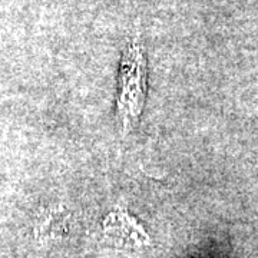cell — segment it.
<instances>
[{
    "mask_svg": "<svg viewBox=\"0 0 258 258\" xmlns=\"http://www.w3.org/2000/svg\"><path fill=\"white\" fill-rule=\"evenodd\" d=\"M147 92V60L142 43L134 37L125 49L119 69L116 108L125 132L137 126L142 113Z\"/></svg>",
    "mask_w": 258,
    "mask_h": 258,
    "instance_id": "6da1fadb",
    "label": "cell"
}]
</instances>
